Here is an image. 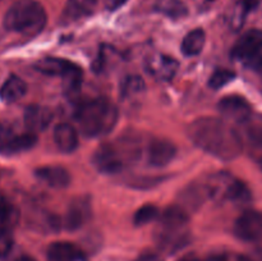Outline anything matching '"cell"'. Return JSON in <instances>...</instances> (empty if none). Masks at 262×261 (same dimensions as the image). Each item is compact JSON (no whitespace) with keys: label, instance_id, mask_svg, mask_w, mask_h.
Instances as JSON below:
<instances>
[{"label":"cell","instance_id":"obj_28","mask_svg":"<svg viewBox=\"0 0 262 261\" xmlns=\"http://www.w3.org/2000/svg\"><path fill=\"white\" fill-rule=\"evenodd\" d=\"M76 10L81 13H90L97 4V0H71Z\"/></svg>","mask_w":262,"mask_h":261},{"label":"cell","instance_id":"obj_6","mask_svg":"<svg viewBox=\"0 0 262 261\" xmlns=\"http://www.w3.org/2000/svg\"><path fill=\"white\" fill-rule=\"evenodd\" d=\"M209 196L217 200H230L233 202H246L251 199V191L245 182L230 174L220 173L206 182Z\"/></svg>","mask_w":262,"mask_h":261},{"label":"cell","instance_id":"obj_23","mask_svg":"<svg viewBox=\"0 0 262 261\" xmlns=\"http://www.w3.org/2000/svg\"><path fill=\"white\" fill-rule=\"evenodd\" d=\"M82 69L77 64H74L61 78H63V87L68 94L73 95L79 91L82 86Z\"/></svg>","mask_w":262,"mask_h":261},{"label":"cell","instance_id":"obj_19","mask_svg":"<svg viewBox=\"0 0 262 261\" xmlns=\"http://www.w3.org/2000/svg\"><path fill=\"white\" fill-rule=\"evenodd\" d=\"M206 197H210L209 192H207L206 183H192L191 186L187 187V188L184 189V191H182L181 193V200L182 202H183V206L189 207V209L192 210L199 209V207L204 204Z\"/></svg>","mask_w":262,"mask_h":261},{"label":"cell","instance_id":"obj_32","mask_svg":"<svg viewBox=\"0 0 262 261\" xmlns=\"http://www.w3.org/2000/svg\"><path fill=\"white\" fill-rule=\"evenodd\" d=\"M136 261H161V258L154 253H145V255L140 256Z\"/></svg>","mask_w":262,"mask_h":261},{"label":"cell","instance_id":"obj_12","mask_svg":"<svg viewBox=\"0 0 262 261\" xmlns=\"http://www.w3.org/2000/svg\"><path fill=\"white\" fill-rule=\"evenodd\" d=\"M90 216H91L90 202L83 197H79L69 205V209L63 220L64 228L68 230L78 229L90 219Z\"/></svg>","mask_w":262,"mask_h":261},{"label":"cell","instance_id":"obj_27","mask_svg":"<svg viewBox=\"0 0 262 261\" xmlns=\"http://www.w3.org/2000/svg\"><path fill=\"white\" fill-rule=\"evenodd\" d=\"M165 10L168 14L173 15V17H179V15H184L187 13L186 5L182 2H179V0H171V2H169Z\"/></svg>","mask_w":262,"mask_h":261},{"label":"cell","instance_id":"obj_36","mask_svg":"<svg viewBox=\"0 0 262 261\" xmlns=\"http://www.w3.org/2000/svg\"><path fill=\"white\" fill-rule=\"evenodd\" d=\"M238 261H253V260H251V258H248V257H241Z\"/></svg>","mask_w":262,"mask_h":261},{"label":"cell","instance_id":"obj_26","mask_svg":"<svg viewBox=\"0 0 262 261\" xmlns=\"http://www.w3.org/2000/svg\"><path fill=\"white\" fill-rule=\"evenodd\" d=\"M235 73L229 69H217L211 74L209 79V86L214 90H219L234 79Z\"/></svg>","mask_w":262,"mask_h":261},{"label":"cell","instance_id":"obj_7","mask_svg":"<svg viewBox=\"0 0 262 261\" xmlns=\"http://www.w3.org/2000/svg\"><path fill=\"white\" fill-rule=\"evenodd\" d=\"M232 56L237 60H243L251 67L262 66V30L247 31L241 36L239 40L234 44L232 49Z\"/></svg>","mask_w":262,"mask_h":261},{"label":"cell","instance_id":"obj_35","mask_svg":"<svg viewBox=\"0 0 262 261\" xmlns=\"http://www.w3.org/2000/svg\"><path fill=\"white\" fill-rule=\"evenodd\" d=\"M110 2H112V3H114L115 5H119V4H122V3L124 2V0H110Z\"/></svg>","mask_w":262,"mask_h":261},{"label":"cell","instance_id":"obj_20","mask_svg":"<svg viewBox=\"0 0 262 261\" xmlns=\"http://www.w3.org/2000/svg\"><path fill=\"white\" fill-rule=\"evenodd\" d=\"M74 66V63L72 61L66 60V59H59V58H45L38 60L35 64L36 71L41 72L43 74H48V76H60L63 77L72 67Z\"/></svg>","mask_w":262,"mask_h":261},{"label":"cell","instance_id":"obj_8","mask_svg":"<svg viewBox=\"0 0 262 261\" xmlns=\"http://www.w3.org/2000/svg\"><path fill=\"white\" fill-rule=\"evenodd\" d=\"M37 142L35 133H15L7 123H0V154L12 155L32 148Z\"/></svg>","mask_w":262,"mask_h":261},{"label":"cell","instance_id":"obj_31","mask_svg":"<svg viewBox=\"0 0 262 261\" xmlns=\"http://www.w3.org/2000/svg\"><path fill=\"white\" fill-rule=\"evenodd\" d=\"M261 0H241V7L243 8L245 12H248V10H252L260 4Z\"/></svg>","mask_w":262,"mask_h":261},{"label":"cell","instance_id":"obj_1","mask_svg":"<svg viewBox=\"0 0 262 261\" xmlns=\"http://www.w3.org/2000/svg\"><path fill=\"white\" fill-rule=\"evenodd\" d=\"M192 142L223 161L237 158L242 151L238 133L224 120L212 117L199 118L188 127Z\"/></svg>","mask_w":262,"mask_h":261},{"label":"cell","instance_id":"obj_4","mask_svg":"<svg viewBox=\"0 0 262 261\" xmlns=\"http://www.w3.org/2000/svg\"><path fill=\"white\" fill-rule=\"evenodd\" d=\"M3 23L8 31L32 36L42 31L46 23V12L35 0H19L8 9Z\"/></svg>","mask_w":262,"mask_h":261},{"label":"cell","instance_id":"obj_29","mask_svg":"<svg viewBox=\"0 0 262 261\" xmlns=\"http://www.w3.org/2000/svg\"><path fill=\"white\" fill-rule=\"evenodd\" d=\"M247 136L253 145L262 147V125H250L247 128Z\"/></svg>","mask_w":262,"mask_h":261},{"label":"cell","instance_id":"obj_11","mask_svg":"<svg viewBox=\"0 0 262 261\" xmlns=\"http://www.w3.org/2000/svg\"><path fill=\"white\" fill-rule=\"evenodd\" d=\"M177 154V147L168 140H154L147 150V160L150 165L163 168L168 165Z\"/></svg>","mask_w":262,"mask_h":261},{"label":"cell","instance_id":"obj_34","mask_svg":"<svg viewBox=\"0 0 262 261\" xmlns=\"http://www.w3.org/2000/svg\"><path fill=\"white\" fill-rule=\"evenodd\" d=\"M181 261H200L199 258H196V257H186V258H183V260H181Z\"/></svg>","mask_w":262,"mask_h":261},{"label":"cell","instance_id":"obj_15","mask_svg":"<svg viewBox=\"0 0 262 261\" xmlns=\"http://www.w3.org/2000/svg\"><path fill=\"white\" fill-rule=\"evenodd\" d=\"M54 142L61 153H73L78 147V135L68 123H60L54 128Z\"/></svg>","mask_w":262,"mask_h":261},{"label":"cell","instance_id":"obj_25","mask_svg":"<svg viewBox=\"0 0 262 261\" xmlns=\"http://www.w3.org/2000/svg\"><path fill=\"white\" fill-rule=\"evenodd\" d=\"M159 215V209L152 204L143 205L142 207L136 211L135 216H133V223L136 225H146L148 223H151L152 220H155Z\"/></svg>","mask_w":262,"mask_h":261},{"label":"cell","instance_id":"obj_3","mask_svg":"<svg viewBox=\"0 0 262 261\" xmlns=\"http://www.w3.org/2000/svg\"><path fill=\"white\" fill-rule=\"evenodd\" d=\"M138 141L130 136L115 143H104L95 151L92 163L100 173L115 174L124 169L127 164L140 158Z\"/></svg>","mask_w":262,"mask_h":261},{"label":"cell","instance_id":"obj_37","mask_svg":"<svg viewBox=\"0 0 262 261\" xmlns=\"http://www.w3.org/2000/svg\"><path fill=\"white\" fill-rule=\"evenodd\" d=\"M210 261H223L222 258H212V260H210Z\"/></svg>","mask_w":262,"mask_h":261},{"label":"cell","instance_id":"obj_9","mask_svg":"<svg viewBox=\"0 0 262 261\" xmlns=\"http://www.w3.org/2000/svg\"><path fill=\"white\" fill-rule=\"evenodd\" d=\"M234 233L246 242H255L262 237V214L255 210L243 212L234 223Z\"/></svg>","mask_w":262,"mask_h":261},{"label":"cell","instance_id":"obj_24","mask_svg":"<svg viewBox=\"0 0 262 261\" xmlns=\"http://www.w3.org/2000/svg\"><path fill=\"white\" fill-rule=\"evenodd\" d=\"M145 82L138 76H129L123 81L120 86V94L123 97L135 96V95L141 94L145 90Z\"/></svg>","mask_w":262,"mask_h":261},{"label":"cell","instance_id":"obj_21","mask_svg":"<svg viewBox=\"0 0 262 261\" xmlns=\"http://www.w3.org/2000/svg\"><path fill=\"white\" fill-rule=\"evenodd\" d=\"M19 222V211L9 201L0 199V233H10Z\"/></svg>","mask_w":262,"mask_h":261},{"label":"cell","instance_id":"obj_5","mask_svg":"<svg viewBox=\"0 0 262 261\" xmlns=\"http://www.w3.org/2000/svg\"><path fill=\"white\" fill-rule=\"evenodd\" d=\"M188 214L181 205H171L159 219L156 237L163 247L176 250L184 245L188 235Z\"/></svg>","mask_w":262,"mask_h":261},{"label":"cell","instance_id":"obj_18","mask_svg":"<svg viewBox=\"0 0 262 261\" xmlns=\"http://www.w3.org/2000/svg\"><path fill=\"white\" fill-rule=\"evenodd\" d=\"M27 92V84L20 77L9 76L0 89V97L5 102H15Z\"/></svg>","mask_w":262,"mask_h":261},{"label":"cell","instance_id":"obj_22","mask_svg":"<svg viewBox=\"0 0 262 261\" xmlns=\"http://www.w3.org/2000/svg\"><path fill=\"white\" fill-rule=\"evenodd\" d=\"M205 41H206V35H205L204 30L196 28V30L191 31L184 36L183 41H182V53L187 56L197 55L204 49Z\"/></svg>","mask_w":262,"mask_h":261},{"label":"cell","instance_id":"obj_14","mask_svg":"<svg viewBox=\"0 0 262 261\" xmlns=\"http://www.w3.org/2000/svg\"><path fill=\"white\" fill-rule=\"evenodd\" d=\"M36 177L53 188H64L71 183V176L68 170L59 165H46L36 169Z\"/></svg>","mask_w":262,"mask_h":261},{"label":"cell","instance_id":"obj_33","mask_svg":"<svg viewBox=\"0 0 262 261\" xmlns=\"http://www.w3.org/2000/svg\"><path fill=\"white\" fill-rule=\"evenodd\" d=\"M10 261H36V260L33 257H31V256L20 255V256H17V257H14L13 260H10Z\"/></svg>","mask_w":262,"mask_h":261},{"label":"cell","instance_id":"obj_13","mask_svg":"<svg viewBox=\"0 0 262 261\" xmlns=\"http://www.w3.org/2000/svg\"><path fill=\"white\" fill-rule=\"evenodd\" d=\"M25 124L32 133L45 130L53 120V112L42 105H30L25 110Z\"/></svg>","mask_w":262,"mask_h":261},{"label":"cell","instance_id":"obj_10","mask_svg":"<svg viewBox=\"0 0 262 261\" xmlns=\"http://www.w3.org/2000/svg\"><path fill=\"white\" fill-rule=\"evenodd\" d=\"M219 110L225 118L235 122H246L251 115V106L247 100L237 95H229L220 100Z\"/></svg>","mask_w":262,"mask_h":261},{"label":"cell","instance_id":"obj_17","mask_svg":"<svg viewBox=\"0 0 262 261\" xmlns=\"http://www.w3.org/2000/svg\"><path fill=\"white\" fill-rule=\"evenodd\" d=\"M81 256V250L71 242H54L48 248L49 261H77Z\"/></svg>","mask_w":262,"mask_h":261},{"label":"cell","instance_id":"obj_30","mask_svg":"<svg viewBox=\"0 0 262 261\" xmlns=\"http://www.w3.org/2000/svg\"><path fill=\"white\" fill-rule=\"evenodd\" d=\"M13 246V238L10 233H0V258L8 255Z\"/></svg>","mask_w":262,"mask_h":261},{"label":"cell","instance_id":"obj_16","mask_svg":"<svg viewBox=\"0 0 262 261\" xmlns=\"http://www.w3.org/2000/svg\"><path fill=\"white\" fill-rule=\"evenodd\" d=\"M178 69V61L166 55H156L148 60V71L159 79H170Z\"/></svg>","mask_w":262,"mask_h":261},{"label":"cell","instance_id":"obj_2","mask_svg":"<svg viewBox=\"0 0 262 261\" xmlns=\"http://www.w3.org/2000/svg\"><path fill=\"white\" fill-rule=\"evenodd\" d=\"M117 106L104 97L83 102L76 112L79 129L87 137H97L109 133L118 123Z\"/></svg>","mask_w":262,"mask_h":261}]
</instances>
